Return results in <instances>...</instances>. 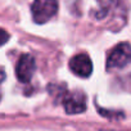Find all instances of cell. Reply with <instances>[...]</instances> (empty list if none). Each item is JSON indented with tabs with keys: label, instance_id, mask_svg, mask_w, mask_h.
<instances>
[{
	"label": "cell",
	"instance_id": "6",
	"mask_svg": "<svg viewBox=\"0 0 131 131\" xmlns=\"http://www.w3.org/2000/svg\"><path fill=\"white\" fill-rule=\"evenodd\" d=\"M98 3H99V10L95 13V17L98 19H103L121 4V0H98Z\"/></svg>",
	"mask_w": 131,
	"mask_h": 131
},
{
	"label": "cell",
	"instance_id": "5",
	"mask_svg": "<svg viewBox=\"0 0 131 131\" xmlns=\"http://www.w3.org/2000/svg\"><path fill=\"white\" fill-rule=\"evenodd\" d=\"M70 68L75 75L80 77H89L93 72V62L88 54L80 53L71 58Z\"/></svg>",
	"mask_w": 131,
	"mask_h": 131
},
{
	"label": "cell",
	"instance_id": "3",
	"mask_svg": "<svg viewBox=\"0 0 131 131\" xmlns=\"http://www.w3.org/2000/svg\"><path fill=\"white\" fill-rule=\"evenodd\" d=\"M36 70V63L32 55L22 54L16 66V76L21 82H30Z\"/></svg>",
	"mask_w": 131,
	"mask_h": 131
},
{
	"label": "cell",
	"instance_id": "7",
	"mask_svg": "<svg viewBox=\"0 0 131 131\" xmlns=\"http://www.w3.org/2000/svg\"><path fill=\"white\" fill-rule=\"evenodd\" d=\"M8 40H9V34L7 31H4L3 28H0V46L4 45Z\"/></svg>",
	"mask_w": 131,
	"mask_h": 131
},
{
	"label": "cell",
	"instance_id": "1",
	"mask_svg": "<svg viewBox=\"0 0 131 131\" xmlns=\"http://www.w3.org/2000/svg\"><path fill=\"white\" fill-rule=\"evenodd\" d=\"M32 18L36 23H45L50 18H53L58 12V2L57 0H34L31 5Z\"/></svg>",
	"mask_w": 131,
	"mask_h": 131
},
{
	"label": "cell",
	"instance_id": "2",
	"mask_svg": "<svg viewBox=\"0 0 131 131\" xmlns=\"http://www.w3.org/2000/svg\"><path fill=\"white\" fill-rule=\"evenodd\" d=\"M131 63V45L128 42H121L113 48L107 58V68L118 70Z\"/></svg>",
	"mask_w": 131,
	"mask_h": 131
},
{
	"label": "cell",
	"instance_id": "4",
	"mask_svg": "<svg viewBox=\"0 0 131 131\" xmlns=\"http://www.w3.org/2000/svg\"><path fill=\"white\" fill-rule=\"evenodd\" d=\"M63 107L68 114H79L86 111V96L81 91H73L64 95Z\"/></svg>",
	"mask_w": 131,
	"mask_h": 131
},
{
	"label": "cell",
	"instance_id": "8",
	"mask_svg": "<svg viewBox=\"0 0 131 131\" xmlns=\"http://www.w3.org/2000/svg\"><path fill=\"white\" fill-rule=\"evenodd\" d=\"M0 96H2V95H0Z\"/></svg>",
	"mask_w": 131,
	"mask_h": 131
}]
</instances>
